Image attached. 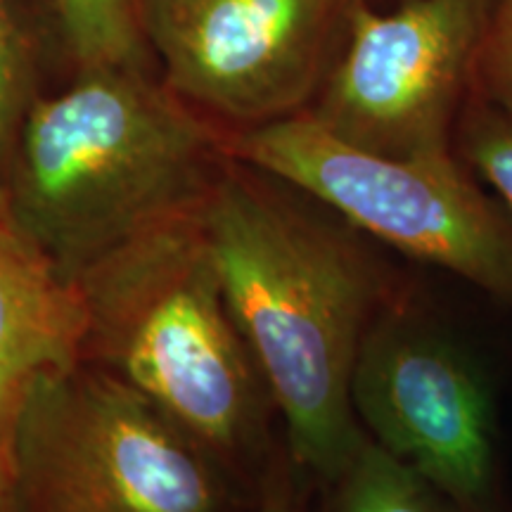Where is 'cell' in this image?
I'll list each match as a JSON object with an SVG mask.
<instances>
[{"instance_id": "cell-1", "label": "cell", "mask_w": 512, "mask_h": 512, "mask_svg": "<svg viewBox=\"0 0 512 512\" xmlns=\"http://www.w3.org/2000/svg\"><path fill=\"white\" fill-rule=\"evenodd\" d=\"M200 219L294 463L337 479L366 441L351 377L363 337L389 306L380 273L354 238L235 166L221 169Z\"/></svg>"}, {"instance_id": "cell-2", "label": "cell", "mask_w": 512, "mask_h": 512, "mask_svg": "<svg viewBox=\"0 0 512 512\" xmlns=\"http://www.w3.org/2000/svg\"><path fill=\"white\" fill-rule=\"evenodd\" d=\"M223 140L143 67L88 69L24 114L10 221L74 280L140 230L200 207L228 159Z\"/></svg>"}, {"instance_id": "cell-3", "label": "cell", "mask_w": 512, "mask_h": 512, "mask_svg": "<svg viewBox=\"0 0 512 512\" xmlns=\"http://www.w3.org/2000/svg\"><path fill=\"white\" fill-rule=\"evenodd\" d=\"M200 207L140 230L76 275L83 358L147 396L200 446L233 451L252 430L259 373Z\"/></svg>"}, {"instance_id": "cell-4", "label": "cell", "mask_w": 512, "mask_h": 512, "mask_svg": "<svg viewBox=\"0 0 512 512\" xmlns=\"http://www.w3.org/2000/svg\"><path fill=\"white\" fill-rule=\"evenodd\" d=\"M223 147L233 162L292 185L354 228L512 302V219L453 152L377 155L309 112L240 128Z\"/></svg>"}, {"instance_id": "cell-5", "label": "cell", "mask_w": 512, "mask_h": 512, "mask_svg": "<svg viewBox=\"0 0 512 512\" xmlns=\"http://www.w3.org/2000/svg\"><path fill=\"white\" fill-rule=\"evenodd\" d=\"M200 448L147 396L81 358L43 377L19 413V512H214Z\"/></svg>"}, {"instance_id": "cell-6", "label": "cell", "mask_w": 512, "mask_h": 512, "mask_svg": "<svg viewBox=\"0 0 512 512\" xmlns=\"http://www.w3.org/2000/svg\"><path fill=\"white\" fill-rule=\"evenodd\" d=\"M491 5L494 0H408L392 12H375L351 0L342 53L306 112L377 155H448Z\"/></svg>"}, {"instance_id": "cell-7", "label": "cell", "mask_w": 512, "mask_h": 512, "mask_svg": "<svg viewBox=\"0 0 512 512\" xmlns=\"http://www.w3.org/2000/svg\"><path fill=\"white\" fill-rule=\"evenodd\" d=\"M351 0H140L164 83L192 110L252 128L304 112Z\"/></svg>"}, {"instance_id": "cell-8", "label": "cell", "mask_w": 512, "mask_h": 512, "mask_svg": "<svg viewBox=\"0 0 512 512\" xmlns=\"http://www.w3.org/2000/svg\"><path fill=\"white\" fill-rule=\"evenodd\" d=\"M363 434L465 512L494 486V406L482 375L446 337L389 304L373 320L351 377Z\"/></svg>"}, {"instance_id": "cell-9", "label": "cell", "mask_w": 512, "mask_h": 512, "mask_svg": "<svg viewBox=\"0 0 512 512\" xmlns=\"http://www.w3.org/2000/svg\"><path fill=\"white\" fill-rule=\"evenodd\" d=\"M86 313L76 280L64 275L10 216H0V456L43 377L83 358Z\"/></svg>"}, {"instance_id": "cell-10", "label": "cell", "mask_w": 512, "mask_h": 512, "mask_svg": "<svg viewBox=\"0 0 512 512\" xmlns=\"http://www.w3.org/2000/svg\"><path fill=\"white\" fill-rule=\"evenodd\" d=\"M69 53L81 72L143 67L140 0H53Z\"/></svg>"}, {"instance_id": "cell-11", "label": "cell", "mask_w": 512, "mask_h": 512, "mask_svg": "<svg viewBox=\"0 0 512 512\" xmlns=\"http://www.w3.org/2000/svg\"><path fill=\"white\" fill-rule=\"evenodd\" d=\"M337 479L332 512H439L437 491L368 437Z\"/></svg>"}, {"instance_id": "cell-12", "label": "cell", "mask_w": 512, "mask_h": 512, "mask_svg": "<svg viewBox=\"0 0 512 512\" xmlns=\"http://www.w3.org/2000/svg\"><path fill=\"white\" fill-rule=\"evenodd\" d=\"M458 147L463 162L512 211V114L477 98L463 112Z\"/></svg>"}, {"instance_id": "cell-13", "label": "cell", "mask_w": 512, "mask_h": 512, "mask_svg": "<svg viewBox=\"0 0 512 512\" xmlns=\"http://www.w3.org/2000/svg\"><path fill=\"white\" fill-rule=\"evenodd\" d=\"M31 50L8 0H0V157L15 145L31 107Z\"/></svg>"}, {"instance_id": "cell-14", "label": "cell", "mask_w": 512, "mask_h": 512, "mask_svg": "<svg viewBox=\"0 0 512 512\" xmlns=\"http://www.w3.org/2000/svg\"><path fill=\"white\" fill-rule=\"evenodd\" d=\"M477 95L512 114V0H494L477 53Z\"/></svg>"}, {"instance_id": "cell-15", "label": "cell", "mask_w": 512, "mask_h": 512, "mask_svg": "<svg viewBox=\"0 0 512 512\" xmlns=\"http://www.w3.org/2000/svg\"><path fill=\"white\" fill-rule=\"evenodd\" d=\"M0 512H19L12 465L0 456Z\"/></svg>"}, {"instance_id": "cell-16", "label": "cell", "mask_w": 512, "mask_h": 512, "mask_svg": "<svg viewBox=\"0 0 512 512\" xmlns=\"http://www.w3.org/2000/svg\"><path fill=\"white\" fill-rule=\"evenodd\" d=\"M256 512H297V505H294L292 496L285 489H278L261 503V508Z\"/></svg>"}, {"instance_id": "cell-17", "label": "cell", "mask_w": 512, "mask_h": 512, "mask_svg": "<svg viewBox=\"0 0 512 512\" xmlns=\"http://www.w3.org/2000/svg\"><path fill=\"white\" fill-rule=\"evenodd\" d=\"M0 216H10L8 214V195H5L3 185H0Z\"/></svg>"}]
</instances>
